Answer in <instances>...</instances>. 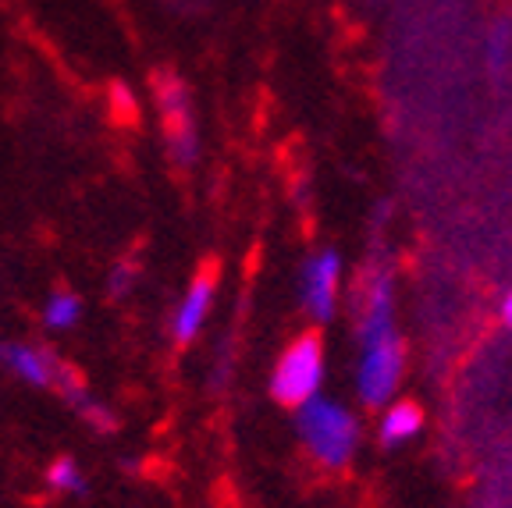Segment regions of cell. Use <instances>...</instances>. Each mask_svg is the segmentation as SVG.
Listing matches in <instances>:
<instances>
[{
  "mask_svg": "<svg viewBox=\"0 0 512 508\" xmlns=\"http://www.w3.org/2000/svg\"><path fill=\"white\" fill-rule=\"evenodd\" d=\"M299 434H303L306 448L317 462L338 469L352 459L356 445H360V423L345 409L342 402L331 398H310L299 405Z\"/></svg>",
  "mask_w": 512,
  "mask_h": 508,
  "instance_id": "1",
  "label": "cell"
},
{
  "mask_svg": "<svg viewBox=\"0 0 512 508\" xmlns=\"http://www.w3.org/2000/svg\"><path fill=\"white\" fill-rule=\"evenodd\" d=\"M320 384H324V349H320V338L303 334L281 352L271 377V391L285 405H306L320 395Z\"/></svg>",
  "mask_w": 512,
  "mask_h": 508,
  "instance_id": "2",
  "label": "cell"
},
{
  "mask_svg": "<svg viewBox=\"0 0 512 508\" xmlns=\"http://www.w3.org/2000/svg\"><path fill=\"white\" fill-rule=\"evenodd\" d=\"M402 352L399 334H384L374 342H360V366H356V391L367 405H384L395 398L402 377Z\"/></svg>",
  "mask_w": 512,
  "mask_h": 508,
  "instance_id": "3",
  "label": "cell"
},
{
  "mask_svg": "<svg viewBox=\"0 0 512 508\" xmlns=\"http://www.w3.org/2000/svg\"><path fill=\"white\" fill-rule=\"evenodd\" d=\"M157 107L168 135V153L178 167H192L200 157V132L192 121V104L178 75H160L157 79Z\"/></svg>",
  "mask_w": 512,
  "mask_h": 508,
  "instance_id": "4",
  "label": "cell"
},
{
  "mask_svg": "<svg viewBox=\"0 0 512 508\" xmlns=\"http://www.w3.org/2000/svg\"><path fill=\"white\" fill-rule=\"evenodd\" d=\"M338 281H342V256L335 249L310 256L303 267V306L313 320H331L338 302Z\"/></svg>",
  "mask_w": 512,
  "mask_h": 508,
  "instance_id": "5",
  "label": "cell"
},
{
  "mask_svg": "<svg viewBox=\"0 0 512 508\" xmlns=\"http://www.w3.org/2000/svg\"><path fill=\"white\" fill-rule=\"evenodd\" d=\"M0 370H8L32 388H50L61 377V363H54L50 352L18 342H0Z\"/></svg>",
  "mask_w": 512,
  "mask_h": 508,
  "instance_id": "6",
  "label": "cell"
},
{
  "mask_svg": "<svg viewBox=\"0 0 512 508\" xmlns=\"http://www.w3.org/2000/svg\"><path fill=\"white\" fill-rule=\"evenodd\" d=\"M210 306H214V281H210V278H196L189 285V292L182 295V302H178L175 317H171V334H175V342L185 345V342H192V338L203 331Z\"/></svg>",
  "mask_w": 512,
  "mask_h": 508,
  "instance_id": "7",
  "label": "cell"
},
{
  "mask_svg": "<svg viewBox=\"0 0 512 508\" xmlns=\"http://www.w3.org/2000/svg\"><path fill=\"white\" fill-rule=\"evenodd\" d=\"M424 427V413L416 409L413 402H392L384 409L381 416V427H377V437H381L384 448H399L406 441H413Z\"/></svg>",
  "mask_w": 512,
  "mask_h": 508,
  "instance_id": "8",
  "label": "cell"
},
{
  "mask_svg": "<svg viewBox=\"0 0 512 508\" xmlns=\"http://www.w3.org/2000/svg\"><path fill=\"white\" fill-rule=\"evenodd\" d=\"M57 388H61V395L68 398V405H72L75 413L82 416V420L89 423V427L96 430H114V413L107 409L104 402H96L93 395H89L86 388H82V381L75 374H68L61 366V377H57Z\"/></svg>",
  "mask_w": 512,
  "mask_h": 508,
  "instance_id": "9",
  "label": "cell"
},
{
  "mask_svg": "<svg viewBox=\"0 0 512 508\" xmlns=\"http://www.w3.org/2000/svg\"><path fill=\"white\" fill-rule=\"evenodd\" d=\"M79 317H82V302L72 292H54L47 299V306H43V324L50 331H72L79 324Z\"/></svg>",
  "mask_w": 512,
  "mask_h": 508,
  "instance_id": "10",
  "label": "cell"
},
{
  "mask_svg": "<svg viewBox=\"0 0 512 508\" xmlns=\"http://www.w3.org/2000/svg\"><path fill=\"white\" fill-rule=\"evenodd\" d=\"M47 484L61 494H82L86 491V477H82V469L75 466L72 459H57L54 466L47 469Z\"/></svg>",
  "mask_w": 512,
  "mask_h": 508,
  "instance_id": "11",
  "label": "cell"
},
{
  "mask_svg": "<svg viewBox=\"0 0 512 508\" xmlns=\"http://www.w3.org/2000/svg\"><path fill=\"white\" fill-rule=\"evenodd\" d=\"M505 47H509V29H495L488 40V54H491V64H498L505 57Z\"/></svg>",
  "mask_w": 512,
  "mask_h": 508,
  "instance_id": "12",
  "label": "cell"
},
{
  "mask_svg": "<svg viewBox=\"0 0 512 508\" xmlns=\"http://www.w3.org/2000/svg\"><path fill=\"white\" fill-rule=\"evenodd\" d=\"M111 100H118V107H121V118H128V114L136 111V100H132V93H128L125 86H114V93H111Z\"/></svg>",
  "mask_w": 512,
  "mask_h": 508,
  "instance_id": "13",
  "label": "cell"
},
{
  "mask_svg": "<svg viewBox=\"0 0 512 508\" xmlns=\"http://www.w3.org/2000/svg\"><path fill=\"white\" fill-rule=\"evenodd\" d=\"M128 281H132V267L125 263V267H118V270L111 274V292H114V295H125V292H128Z\"/></svg>",
  "mask_w": 512,
  "mask_h": 508,
  "instance_id": "14",
  "label": "cell"
},
{
  "mask_svg": "<svg viewBox=\"0 0 512 508\" xmlns=\"http://www.w3.org/2000/svg\"><path fill=\"white\" fill-rule=\"evenodd\" d=\"M502 324L512 331V288L505 292V299H502Z\"/></svg>",
  "mask_w": 512,
  "mask_h": 508,
  "instance_id": "15",
  "label": "cell"
}]
</instances>
